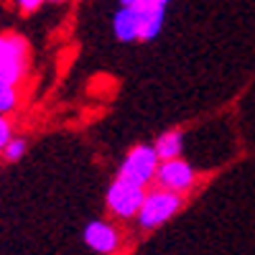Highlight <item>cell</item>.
Returning <instances> with one entry per match:
<instances>
[{"label": "cell", "mask_w": 255, "mask_h": 255, "mask_svg": "<svg viewBox=\"0 0 255 255\" xmlns=\"http://www.w3.org/2000/svg\"><path fill=\"white\" fill-rule=\"evenodd\" d=\"M41 3H46V0H15V5L23 10V13H33V10H38Z\"/></svg>", "instance_id": "cell-13"}, {"label": "cell", "mask_w": 255, "mask_h": 255, "mask_svg": "<svg viewBox=\"0 0 255 255\" xmlns=\"http://www.w3.org/2000/svg\"><path fill=\"white\" fill-rule=\"evenodd\" d=\"M156 153L161 161H168V158H181L184 153V133L181 130H166L156 138L153 143Z\"/></svg>", "instance_id": "cell-9"}, {"label": "cell", "mask_w": 255, "mask_h": 255, "mask_svg": "<svg viewBox=\"0 0 255 255\" xmlns=\"http://www.w3.org/2000/svg\"><path fill=\"white\" fill-rule=\"evenodd\" d=\"M113 36L120 41V44H133V41H140V18L133 8L120 5L113 15Z\"/></svg>", "instance_id": "cell-8"}, {"label": "cell", "mask_w": 255, "mask_h": 255, "mask_svg": "<svg viewBox=\"0 0 255 255\" xmlns=\"http://www.w3.org/2000/svg\"><path fill=\"white\" fill-rule=\"evenodd\" d=\"M84 243H87L90 250H95L97 255H113L120 250L123 235L120 230L108 222V220H92L84 227Z\"/></svg>", "instance_id": "cell-7"}, {"label": "cell", "mask_w": 255, "mask_h": 255, "mask_svg": "<svg viewBox=\"0 0 255 255\" xmlns=\"http://www.w3.org/2000/svg\"><path fill=\"white\" fill-rule=\"evenodd\" d=\"M26 148H28V143L23 138H10L0 153H3L5 161H20V158H23V153H26Z\"/></svg>", "instance_id": "cell-11"}, {"label": "cell", "mask_w": 255, "mask_h": 255, "mask_svg": "<svg viewBox=\"0 0 255 255\" xmlns=\"http://www.w3.org/2000/svg\"><path fill=\"white\" fill-rule=\"evenodd\" d=\"M28 69V44L15 33H0V82L15 84Z\"/></svg>", "instance_id": "cell-4"}, {"label": "cell", "mask_w": 255, "mask_h": 255, "mask_svg": "<svg viewBox=\"0 0 255 255\" xmlns=\"http://www.w3.org/2000/svg\"><path fill=\"white\" fill-rule=\"evenodd\" d=\"M49 3H64V0H49Z\"/></svg>", "instance_id": "cell-14"}, {"label": "cell", "mask_w": 255, "mask_h": 255, "mask_svg": "<svg viewBox=\"0 0 255 255\" xmlns=\"http://www.w3.org/2000/svg\"><path fill=\"white\" fill-rule=\"evenodd\" d=\"M15 105H18L15 87H13V84H8V82H0V115L15 110Z\"/></svg>", "instance_id": "cell-10"}, {"label": "cell", "mask_w": 255, "mask_h": 255, "mask_svg": "<svg viewBox=\"0 0 255 255\" xmlns=\"http://www.w3.org/2000/svg\"><path fill=\"white\" fill-rule=\"evenodd\" d=\"M184 197L186 194L168 191V189H161V186H156L153 191H148L145 199H143V207L138 212V217H135L138 227L140 230H158V227H163L174 215L181 212Z\"/></svg>", "instance_id": "cell-1"}, {"label": "cell", "mask_w": 255, "mask_h": 255, "mask_svg": "<svg viewBox=\"0 0 255 255\" xmlns=\"http://www.w3.org/2000/svg\"><path fill=\"white\" fill-rule=\"evenodd\" d=\"M148 194V189L140 184H133L123 176H115L113 184L108 186V194H105V204L108 212L118 220H135L138 212L143 207V199Z\"/></svg>", "instance_id": "cell-2"}, {"label": "cell", "mask_w": 255, "mask_h": 255, "mask_svg": "<svg viewBox=\"0 0 255 255\" xmlns=\"http://www.w3.org/2000/svg\"><path fill=\"white\" fill-rule=\"evenodd\" d=\"M194 184H197V171L184 158H168V161L158 163L156 186L168 189V191H179V194H189L194 189Z\"/></svg>", "instance_id": "cell-6"}, {"label": "cell", "mask_w": 255, "mask_h": 255, "mask_svg": "<svg viewBox=\"0 0 255 255\" xmlns=\"http://www.w3.org/2000/svg\"><path fill=\"white\" fill-rule=\"evenodd\" d=\"M158 153L153 145H135L125 153V158L120 161V168H118V176L133 181V184H140V186H148L151 181H156V171H158Z\"/></svg>", "instance_id": "cell-3"}, {"label": "cell", "mask_w": 255, "mask_h": 255, "mask_svg": "<svg viewBox=\"0 0 255 255\" xmlns=\"http://www.w3.org/2000/svg\"><path fill=\"white\" fill-rule=\"evenodd\" d=\"M13 138V130H10V123L5 115H0V151L5 148V143Z\"/></svg>", "instance_id": "cell-12"}, {"label": "cell", "mask_w": 255, "mask_h": 255, "mask_svg": "<svg viewBox=\"0 0 255 255\" xmlns=\"http://www.w3.org/2000/svg\"><path fill=\"white\" fill-rule=\"evenodd\" d=\"M171 0H120V5L133 8L140 18V41H153L163 31L166 10Z\"/></svg>", "instance_id": "cell-5"}]
</instances>
